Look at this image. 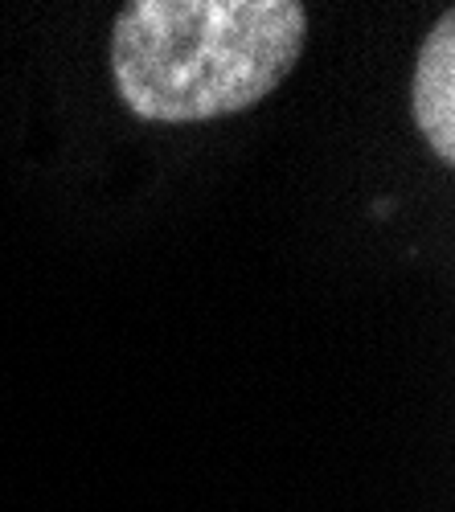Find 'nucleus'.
<instances>
[{"instance_id": "f03ea898", "label": "nucleus", "mask_w": 455, "mask_h": 512, "mask_svg": "<svg viewBox=\"0 0 455 512\" xmlns=\"http://www.w3.org/2000/svg\"><path fill=\"white\" fill-rule=\"evenodd\" d=\"M415 119L439 160H455V17L443 13L415 70Z\"/></svg>"}, {"instance_id": "f257e3e1", "label": "nucleus", "mask_w": 455, "mask_h": 512, "mask_svg": "<svg viewBox=\"0 0 455 512\" xmlns=\"http://www.w3.org/2000/svg\"><path fill=\"white\" fill-rule=\"evenodd\" d=\"M304 33L296 0H136L115 21L111 66L140 119L197 123L267 99Z\"/></svg>"}]
</instances>
